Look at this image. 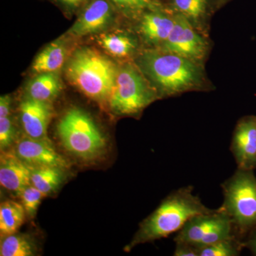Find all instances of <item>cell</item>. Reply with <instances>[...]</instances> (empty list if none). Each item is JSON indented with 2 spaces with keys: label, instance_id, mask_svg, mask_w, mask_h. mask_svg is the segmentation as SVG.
I'll use <instances>...</instances> for the list:
<instances>
[{
  "label": "cell",
  "instance_id": "obj_2",
  "mask_svg": "<svg viewBox=\"0 0 256 256\" xmlns=\"http://www.w3.org/2000/svg\"><path fill=\"white\" fill-rule=\"evenodd\" d=\"M118 69L98 50L80 47L72 54L66 66L68 82L89 98L108 102Z\"/></svg>",
  "mask_w": 256,
  "mask_h": 256
},
{
  "label": "cell",
  "instance_id": "obj_25",
  "mask_svg": "<svg viewBox=\"0 0 256 256\" xmlns=\"http://www.w3.org/2000/svg\"><path fill=\"white\" fill-rule=\"evenodd\" d=\"M174 256H198L196 246L188 242H175Z\"/></svg>",
  "mask_w": 256,
  "mask_h": 256
},
{
  "label": "cell",
  "instance_id": "obj_28",
  "mask_svg": "<svg viewBox=\"0 0 256 256\" xmlns=\"http://www.w3.org/2000/svg\"><path fill=\"white\" fill-rule=\"evenodd\" d=\"M11 98L10 96H1L0 98V118L8 117L11 110Z\"/></svg>",
  "mask_w": 256,
  "mask_h": 256
},
{
  "label": "cell",
  "instance_id": "obj_3",
  "mask_svg": "<svg viewBox=\"0 0 256 256\" xmlns=\"http://www.w3.org/2000/svg\"><path fill=\"white\" fill-rule=\"evenodd\" d=\"M144 73L163 94L176 95L198 86L202 74L194 62L162 52H146L140 60Z\"/></svg>",
  "mask_w": 256,
  "mask_h": 256
},
{
  "label": "cell",
  "instance_id": "obj_20",
  "mask_svg": "<svg viewBox=\"0 0 256 256\" xmlns=\"http://www.w3.org/2000/svg\"><path fill=\"white\" fill-rule=\"evenodd\" d=\"M2 238L1 256H32L36 252L34 244L26 236L15 233Z\"/></svg>",
  "mask_w": 256,
  "mask_h": 256
},
{
  "label": "cell",
  "instance_id": "obj_9",
  "mask_svg": "<svg viewBox=\"0 0 256 256\" xmlns=\"http://www.w3.org/2000/svg\"><path fill=\"white\" fill-rule=\"evenodd\" d=\"M14 152L32 168L55 166L64 170L68 166V162L57 152L48 138L34 139L26 136L16 143Z\"/></svg>",
  "mask_w": 256,
  "mask_h": 256
},
{
  "label": "cell",
  "instance_id": "obj_8",
  "mask_svg": "<svg viewBox=\"0 0 256 256\" xmlns=\"http://www.w3.org/2000/svg\"><path fill=\"white\" fill-rule=\"evenodd\" d=\"M237 168L256 169V116L242 118L238 121L230 143Z\"/></svg>",
  "mask_w": 256,
  "mask_h": 256
},
{
  "label": "cell",
  "instance_id": "obj_24",
  "mask_svg": "<svg viewBox=\"0 0 256 256\" xmlns=\"http://www.w3.org/2000/svg\"><path fill=\"white\" fill-rule=\"evenodd\" d=\"M15 140V130L12 121L8 117L0 118V149L6 151Z\"/></svg>",
  "mask_w": 256,
  "mask_h": 256
},
{
  "label": "cell",
  "instance_id": "obj_21",
  "mask_svg": "<svg viewBox=\"0 0 256 256\" xmlns=\"http://www.w3.org/2000/svg\"><path fill=\"white\" fill-rule=\"evenodd\" d=\"M244 248V240L234 236L200 248L197 250L198 256H238Z\"/></svg>",
  "mask_w": 256,
  "mask_h": 256
},
{
  "label": "cell",
  "instance_id": "obj_19",
  "mask_svg": "<svg viewBox=\"0 0 256 256\" xmlns=\"http://www.w3.org/2000/svg\"><path fill=\"white\" fill-rule=\"evenodd\" d=\"M98 42L108 53L118 58L128 56L136 48L134 38L124 34H102L98 38Z\"/></svg>",
  "mask_w": 256,
  "mask_h": 256
},
{
  "label": "cell",
  "instance_id": "obj_1",
  "mask_svg": "<svg viewBox=\"0 0 256 256\" xmlns=\"http://www.w3.org/2000/svg\"><path fill=\"white\" fill-rule=\"evenodd\" d=\"M193 191V186H184L166 196L141 224L136 236L128 246V250L138 244L154 242L178 233L192 217L214 210L205 206Z\"/></svg>",
  "mask_w": 256,
  "mask_h": 256
},
{
  "label": "cell",
  "instance_id": "obj_17",
  "mask_svg": "<svg viewBox=\"0 0 256 256\" xmlns=\"http://www.w3.org/2000/svg\"><path fill=\"white\" fill-rule=\"evenodd\" d=\"M24 208L22 204L6 201L0 206V233L2 238L16 233L25 220Z\"/></svg>",
  "mask_w": 256,
  "mask_h": 256
},
{
  "label": "cell",
  "instance_id": "obj_15",
  "mask_svg": "<svg viewBox=\"0 0 256 256\" xmlns=\"http://www.w3.org/2000/svg\"><path fill=\"white\" fill-rule=\"evenodd\" d=\"M67 48L64 41L50 43L36 56L32 65L34 73L56 72L62 68L66 58Z\"/></svg>",
  "mask_w": 256,
  "mask_h": 256
},
{
  "label": "cell",
  "instance_id": "obj_23",
  "mask_svg": "<svg viewBox=\"0 0 256 256\" xmlns=\"http://www.w3.org/2000/svg\"><path fill=\"white\" fill-rule=\"evenodd\" d=\"M20 196L26 214L32 218L36 214L42 200L45 195L34 186L30 184L24 188Z\"/></svg>",
  "mask_w": 256,
  "mask_h": 256
},
{
  "label": "cell",
  "instance_id": "obj_14",
  "mask_svg": "<svg viewBox=\"0 0 256 256\" xmlns=\"http://www.w3.org/2000/svg\"><path fill=\"white\" fill-rule=\"evenodd\" d=\"M63 88L56 72L38 74L26 86V98L50 102L60 95Z\"/></svg>",
  "mask_w": 256,
  "mask_h": 256
},
{
  "label": "cell",
  "instance_id": "obj_13",
  "mask_svg": "<svg viewBox=\"0 0 256 256\" xmlns=\"http://www.w3.org/2000/svg\"><path fill=\"white\" fill-rule=\"evenodd\" d=\"M227 216L220 207L210 213L194 216L176 233L174 242H188L196 246L197 244Z\"/></svg>",
  "mask_w": 256,
  "mask_h": 256
},
{
  "label": "cell",
  "instance_id": "obj_11",
  "mask_svg": "<svg viewBox=\"0 0 256 256\" xmlns=\"http://www.w3.org/2000/svg\"><path fill=\"white\" fill-rule=\"evenodd\" d=\"M32 168L14 152L2 151L0 160V184L5 190L20 194L31 184Z\"/></svg>",
  "mask_w": 256,
  "mask_h": 256
},
{
  "label": "cell",
  "instance_id": "obj_6",
  "mask_svg": "<svg viewBox=\"0 0 256 256\" xmlns=\"http://www.w3.org/2000/svg\"><path fill=\"white\" fill-rule=\"evenodd\" d=\"M156 98V92L136 67L127 64L118 69L108 100L111 110L120 116L140 114Z\"/></svg>",
  "mask_w": 256,
  "mask_h": 256
},
{
  "label": "cell",
  "instance_id": "obj_22",
  "mask_svg": "<svg viewBox=\"0 0 256 256\" xmlns=\"http://www.w3.org/2000/svg\"><path fill=\"white\" fill-rule=\"evenodd\" d=\"M207 0H174L175 6L188 20L196 22L206 11Z\"/></svg>",
  "mask_w": 256,
  "mask_h": 256
},
{
  "label": "cell",
  "instance_id": "obj_7",
  "mask_svg": "<svg viewBox=\"0 0 256 256\" xmlns=\"http://www.w3.org/2000/svg\"><path fill=\"white\" fill-rule=\"evenodd\" d=\"M175 18L174 28L162 44V52L174 54L195 60L203 58L206 52L204 40L192 28L191 22L182 14Z\"/></svg>",
  "mask_w": 256,
  "mask_h": 256
},
{
  "label": "cell",
  "instance_id": "obj_12",
  "mask_svg": "<svg viewBox=\"0 0 256 256\" xmlns=\"http://www.w3.org/2000/svg\"><path fill=\"white\" fill-rule=\"evenodd\" d=\"M110 4L106 0H96L68 30V34L75 36H84L98 33L108 26L112 20Z\"/></svg>",
  "mask_w": 256,
  "mask_h": 256
},
{
  "label": "cell",
  "instance_id": "obj_10",
  "mask_svg": "<svg viewBox=\"0 0 256 256\" xmlns=\"http://www.w3.org/2000/svg\"><path fill=\"white\" fill-rule=\"evenodd\" d=\"M22 126L25 134L34 139L47 138V129L53 116L50 102L26 98L20 107Z\"/></svg>",
  "mask_w": 256,
  "mask_h": 256
},
{
  "label": "cell",
  "instance_id": "obj_26",
  "mask_svg": "<svg viewBox=\"0 0 256 256\" xmlns=\"http://www.w3.org/2000/svg\"><path fill=\"white\" fill-rule=\"evenodd\" d=\"M116 4L130 10L144 9L150 4V0H112Z\"/></svg>",
  "mask_w": 256,
  "mask_h": 256
},
{
  "label": "cell",
  "instance_id": "obj_18",
  "mask_svg": "<svg viewBox=\"0 0 256 256\" xmlns=\"http://www.w3.org/2000/svg\"><path fill=\"white\" fill-rule=\"evenodd\" d=\"M64 180L63 169L55 166L32 168L31 184L45 196L56 190Z\"/></svg>",
  "mask_w": 256,
  "mask_h": 256
},
{
  "label": "cell",
  "instance_id": "obj_16",
  "mask_svg": "<svg viewBox=\"0 0 256 256\" xmlns=\"http://www.w3.org/2000/svg\"><path fill=\"white\" fill-rule=\"evenodd\" d=\"M175 18L166 15L151 13L143 16L141 32L143 36L151 43L163 44L174 28Z\"/></svg>",
  "mask_w": 256,
  "mask_h": 256
},
{
  "label": "cell",
  "instance_id": "obj_5",
  "mask_svg": "<svg viewBox=\"0 0 256 256\" xmlns=\"http://www.w3.org/2000/svg\"><path fill=\"white\" fill-rule=\"evenodd\" d=\"M57 132L65 149L80 159L94 160L105 152V137L92 118L80 109L67 111L58 122Z\"/></svg>",
  "mask_w": 256,
  "mask_h": 256
},
{
  "label": "cell",
  "instance_id": "obj_4",
  "mask_svg": "<svg viewBox=\"0 0 256 256\" xmlns=\"http://www.w3.org/2000/svg\"><path fill=\"white\" fill-rule=\"evenodd\" d=\"M224 202L220 208L228 216L237 236L244 240L256 227V176L254 170L237 168L222 184Z\"/></svg>",
  "mask_w": 256,
  "mask_h": 256
},
{
  "label": "cell",
  "instance_id": "obj_27",
  "mask_svg": "<svg viewBox=\"0 0 256 256\" xmlns=\"http://www.w3.org/2000/svg\"><path fill=\"white\" fill-rule=\"evenodd\" d=\"M244 248L248 249L254 256H256V227L252 229L244 240Z\"/></svg>",
  "mask_w": 256,
  "mask_h": 256
},
{
  "label": "cell",
  "instance_id": "obj_29",
  "mask_svg": "<svg viewBox=\"0 0 256 256\" xmlns=\"http://www.w3.org/2000/svg\"><path fill=\"white\" fill-rule=\"evenodd\" d=\"M60 1L70 8H77L85 0H60Z\"/></svg>",
  "mask_w": 256,
  "mask_h": 256
}]
</instances>
